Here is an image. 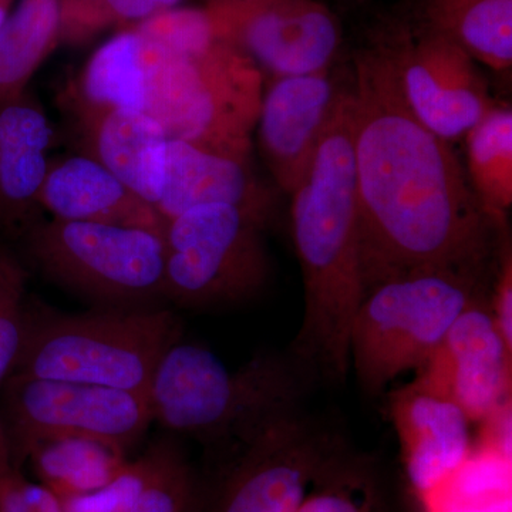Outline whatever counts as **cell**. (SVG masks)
<instances>
[{"label": "cell", "mask_w": 512, "mask_h": 512, "mask_svg": "<svg viewBox=\"0 0 512 512\" xmlns=\"http://www.w3.org/2000/svg\"><path fill=\"white\" fill-rule=\"evenodd\" d=\"M352 99L365 292L419 272L493 279L507 228L488 217L450 141L414 116L375 45L353 60Z\"/></svg>", "instance_id": "cell-1"}, {"label": "cell", "mask_w": 512, "mask_h": 512, "mask_svg": "<svg viewBox=\"0 0 512 512\" xmlns=\"http://www.w3.org/2000/svg\"><path fill=\"white\" fill-rule=\"evenodd\" d=\"M352 79L322 140L292 191L291 229L301 265L303 316L293 362L306 376L343 383L350 370V333L365 298L360 265Z\"/></svg>", "instance_id": "cell-2"}, {"label": "cell", "mask_w": 512, "mask_h": 512, "mask_svg": "<svg viewBox=\"0 0 512 512\" xmlns=\"http://www.w3.org/2000/svg\"><path fill=\"white\" fill-rule=\"evenodd\" d=\"M306 379L291 356L264 353L231 370L210 349L180 339L161 357L147 400L153 421L210 454L301 406Z\"/></svg>", "instance_id": "cell-3"}, {"label": "cell", "mask_w": 512, "mask_h": 512, "mask_svg": "<svg viewBox=\"0 0 512 512\" xmlns=\"http://www.w3.org/2000/svg\"><path fill=\"white\" fill-rule=\"evenodd\" d=\"M183 336L168 309L101 308L86 313L26 309L12 373L143 393L161 357Z\"/></svg>", "instance_id": "cell-4"}, {"label": "cell", "mask_w": 512, "mask_h": 512, "mask_svg": "<svg viewBox=\"0 0 512 512\" xmlns=\"http://www.w3.org/2000/svg\"><path fill=\"white\" fill-rule=\"evenodd\" d=\"M153 43L144 113L163 126L170 140L252 158L265 86L256 64L225 42L192 55Z\"/></svg>", "instance_id": "cell-5"}, {"label": "cell", "mask_w": 512, "mask_h": 512, "mask_svg": "<svg viewBox=\"0 0 512 512\" xmlns=\"http://www.w3.org/2000/svg\"><path fill=\"white\" fill-rule=\"evenodd\" d=\"M493 279L461 272H419L366 292L350 333V367L369 394L419 370L460 313L490 295Z\"/></svg>", "instance_id": "cell-6"}, {"label": "cell", "mask_w": 512, "mask_h": 512, "mask_svg": "<svg viewBox=\"0 0 512 512\" xmlns=\"http://www.w3.org/2000/svg\"><path fill=\"white\" fill-rule=\"evenodd\" d=\"M346 446L303 404L293 407L247 439L205 454L195 512H298Z\"/></svg>", "instance_id": "cell-7"}, {"label": "cell", "mask_w": 512, "mask_h": 512, "mask_svg": "<svg viewBox=\"0 0 512 512\" xmlns=\"http://www.w3.org/2000/svg\"><path fill=\"white\" fill-rule=\"evenodd\" d=\"M26 244L50 281L103 308L165 301L164 232L50 218L26 229Z\"/></svg>", "instance_id": "cell-8"}, {"label": "cell", "mask_w": 512, "mask_h": 512, "mask_svg": "<svg viewBox=\"0 0 512 512\" xmlns=\"http://www.w3.org/2000/svg\"><path fill=\"white\" fill-rule=\"evenodd\" d=\"M266 228L228 204L200 205L165 221V301L211 309L254 299L271 275Z\"/></svg>", "instance_id": "cell-9"}, {"label": "cell", "mask_w": 512, "mask_h": 512, "mask_svg": "<svg viewBox=\"0 0 512 512\" xmlns=\"http://www.w3.org/2000/svg\"><path fill=\"white\" fill-rule=\"evenodd\" d=\"M2 421L13 466L36 444L64 437L103 441L124 453L153 423L146 394L10 373L2 387Z\"/></svg>", "instance_id": "cell-10"}, {"label": "cell", "mask_w": 512, "mask_h": 512, "mask_svg": "<svg viewBox=\"0 0 512 512\" xmlns=\"http://www.w3.org/2000/svg\"><path fill=\"white\" fill-rule=\"evenodd\" d=\"M373 45L392 67L407 106L447 141L466 137L495 106L477 63L420 19L380 32Z\"/></svg>", "instance_id": "cell-11"}, {"label": "cell", "mask_w": 512, "mask_h": 512, "mask_svg": "<svg viewBox=\"0 0 512 512\" xmlns=\"http://www.w3.org/2000/svg\"><path fill=\"white\" fill-rule=\"evenodd\" d=\"M205 8L218 39L264 77L332 69L342 45L338 18L318 0H208Z\"/></svg>", "instance_id": "cell-12"}, {"label": "cell", "mask_w": 512, "mask_h": 512, "mask_svg": "<svg viewBox=\"0 0 512 512\" xmlns=\"http://www.w3.org/2000/svg\"><path fill=\"white\" fill-rule=\"evenodd\" d=\"M511 359L488 295L460 313L414 382L458 404L471 423L483 424L511 400Z\"/></svg>", "instance_id": "cell-13"}, {"label": "cell", "mask_w": 512, "mask_h": 512, "mask_svg": "<svg viewBox=\"0 0 512 512\" xmlns=\"http://www.w3.org/2000/svg\"><path fill=\"white\" fill-rule=\"evenodd\" d=\"M348 86L332 69L275 77L265 84L254 136L275 184L286 194L308 171Z\"/></svg>", "instance_id": "cell-14"}, {"label": "cell", "mask_w": 512, "mask_h": 512, "mask_svg": "<svg viewBox=\"0 0 512 512\" xmlns=\"http://www.w3.org/2000/svg\"><path fill=\"white\" fill-rule=\"evenodd\" d=\"M389 412L404 477L417 497L439 491L473 456V423L464 410L414 380L390 392Z\"/></svg>", "instance_id": "cell-15"}, {"label": "cell", "mask_w": 512, "mask_h": 512, "mask_svg": "<svg viewBox=\"0 0 512 512\" xmlns=\"http://www.w3.org/2000/svg\"><path fill=\"white\" fill-rule=\"evenodd\" d=\"M208 204L234 205L268 227L275 218L278 197L256 175L252 158L215 153L188 141H168L158 214L168 221Z\"/></svg>", "instance_id": "cell-16"}, {"label": "cell", "mask_w": 512, "mask_h": 512, "mask_svg": "<svg viewBox=\"0 0 512 512\" xmlns=\"http://www.w3.org/2000/svg\"><path fill=\"white\" fill-rule=\"evenodd\" d=\"M74 116L80 154L96 160L156 208L170 141L163 126L137 110H96Z\"/></svg>", "instance_id": "cell-17"}, {"label": "cell", "mask_w": 512, "mask_h": 512, "mask_svg": "<svg viewBox=\"0 0 512 512\" xmlns=\"http://www.w3.org/2000/svg\"><path fill=\"white\" fill-rule=\"evenodd\" d=\"M53 140L45 107L29 90L0 104V231H26L36 222Z\"/></svg>", "instance_id": "cell-18"}, {"label": "cell", "mask_w": 512, "mask_h": 512, "mask_svg": "<svg viewBox=\"0 0 512 512\" xmlns=\"http://www.w3.org/2000/svg\"><path fill=\"white\" fill-rule=\"evenodd\" d=\"M39 207L64 221L99 222L164 232L165 221L116 175L84 154L50 160Z\"/></svg>", "instance_id": "cell-19"}, {"label": "cell", "mask_w": 512, "mask_h": 512, "mask_svg": "<svg viewBox=\"0 0 512 512\" xmlns=\"http://www.w3.org/2000/svg\"><path fill=\"white\" fill-rule=\"evenodd\" d=\"M153 45V40L137 30H117L90 56L70 87L73 113L109 109L143 111Z\"/></svg>", "instance_id": "cell-20"}, {"label": "cell", "mask_w": 512, "mask_h": 512, "mask_svg": "<svg viewBox=\"0 0 512 512\" xmlns=\"http://www.w3.org/2000/svg\"><path fill=\"white\" fill-rule=\"evenodd\" d=\"M421 20L494 72L512 66V0H423Z\"/></svg>", "instance_id": "cell-21"}, {"label": "cell", "mask_w": 512, "mask_h": 512, "mask_svg": "<svg viewBox=\"0 0 512 512\" xmlns=\"http://www.w3.org/2000/svg\"><path fill=\"white\" fill-rule=\"evenodd\" d=\"M298 512H412L376 458L348 446L320 474Z\"/></svg>", "instance_id": "cell-22"}, {"label": "cell", "mask_w": 512, "mask_h": 512, "mask_svg": "<svg viewBox=\"0 0 512 512\" xmlns=\"http://www.w3.org/2000/svg\"><path fill=\"white\" fill-rule=\"evenodd\" d=\"M60 45L59 0H18L0 29V104L18 99Z\"/></svg>", "instance_id": "cell-23"}, {"label": "cell", "mask_w": 512, "mask_h": 512, "mask_svg": "<svg viewBox=\"0 0 512 512\" xmlns=\"http://www.w3.org/2000/svg\"><path fill=\"white\" fill-rule=\"evenodd\" d=\"M126 456L103 441L64 437L36 444L28 460L40 484L64 501L106 487L126 468Z\"/></svg>", "instance_id": "cell-24"}, {"label": "cell", "mask_w": 512, "mask_h": 512, "mask_svg": "<svg viewBox=\"0 0 512 512\" xmlns=\"http://www.w3.org/2000/svg\"><path fill=\"white\" fill-rule=\"evenodd\" d=\"M466 170L478 200L498 228L512 205V110L495 104L466 134Z\"/></svg>", "instance_id": "cell-25"}, {"label": "cell", "mask_w": 512, "mask_h": 512, "mask_svg": "<svg viewBox=\"0 0 512 512\" xmlns=\"http://www.w3.org/2000/svg\"><path fill=\"white\" fill-rule=\"evenodd\" d=\"M147 454V480L130 512H195L198 470L180 444L165 437L148 448Z\"/></svg>", "instance_id": "cell-26"}, {"label": "cell", "mask_w": 512, "mask_h": 512, "mask_svg": "<svg viewBox=\"0 0 512 512\" xmlns=\"http://www.w3.org/2000/svg\"><path fill=\"white\" fill-rule=\"evenodd\" d=\"M183 0H59L60 45L79 46L109 29H124Z\"/></svg>", "instance_id": "cell-27"}, {"label": "cell", "mask_w": 512, "mask_h": 512, "mask_svg": "<svg viewBox=\"0 0 512 512\" xmlns=\"http://www.w3.org/2000/svg\"><path fill=\"white\" fill-rule=\"evenodd\" d=\"M28 274L18 258L0 248V387L18 360L26 332Z\"/></svg>", "instance_id": "cell-28"}, {"label": "cell", "mask_w": 512, "mask_h": 512, "mask_svg": "<svg viewBox=\"0 0 512 512\" xmlns=\"http://www.w3.org/2000/svg\"><path fill=\"white\" fill-rule=\"evenodd\" d=\"M128 28L184 55L204 52L221 42L207 8L175 6Z\"/></svg>", "instance_id": "cell-29"}, {"label": "cell", "mask_w": 512, "mask_h": 512, "mask_svg": "<svg viewBox=\"0 0 512 512\" xmlns=\"http://www.w3.org/2000/svg\"><path fill=\"white\" fill-rule=\"evenodd\" d=\"M148 467L146 451L138 460L128 461L119 476L96 493L64 500V512H130L146 483Z\"/></svg>", "instance_id": "cell-30"}, {"label": "cell", "mask_w": 512, "mask_h": 512, "mask_svg": "<svg viewBox=\"0 0 512 512\" xmlns=\"http://www.w3.org/2000/svg\"><path fill=\"white\" fill-rule=\"evenodd\" d=\"M26 478L19 468L0 477V512H29L25 498Z\"/></svg>", "instance_id": "cell-31"}, {"label": "cell", "mask_w": 512, "mask_h": 512, "mask_svg": "<svg viewBox=\"0 0 512 512\" xmlns=\"http://www.w3.org/2000/svg\"><path fill=\"white\" fill-rule=\"evenodd\" d=\"M25 498L29 512H64L63 501L43 484L26 480Z\"/></svg>", "instance_id": "cell-32"}, {"label": "cell", "mask_w": 512, "mask_h": 512, "mask_svg": "<svg viewBox=\"0 0 512 512\" xmlns=\"http://www.w3.org/2000/svg\"><path fill=\"white\" fill-rule=\"evenodd\" d=\"M12 468L16 467L13 466L8 436H6L2 421H0V477L5 476Z\"/></svg>", "instance_id": "cell-33"}, {"label": "cell", "mask_w": 512, "mask_h": 512, "mask_svg": "<svg viewBox=\"0 0 512 512\" xmlns=\"http://www.w3.org/2000/svg\"><path fill=\"white\" fill-rule=\"evenodd\" d=\"M16 0H2L0 2V29L5 25L6 19H8L10 10L15 5Z\"/></svg>", "instance_id": "cell-34"}, {"label": "cell", "mask_w": 512, "mask_h": 512, "mask_svg": "<svg viewBox=\"0 0 512 512\" xmlns=\"http://www.w3.org/2000/svg\"><path fill=\"white\" fill-rule=\"evenodd\" d=\"M340 2H343V3H356V2H359V0H340Z\"/></svg>", "instance_id": "cell-35"}, {"label": "cell", "mask_w": 512, "mask_h": 512, "mask_svg": "<svg viewBox=\"0 0 512 512\" xmlns=\"http://www.w3.org/2000/svg\"><path fill=\"white\" fill-rule=\"evenodd\" d=\"M0 2H2V0H0Z\"/></svg>", "instance_id": "cell-36"}]
</instances>
